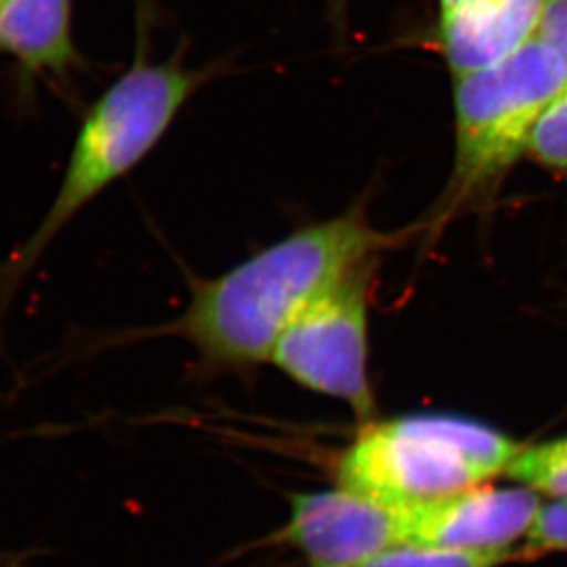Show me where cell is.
<instances>
[{"label":"cell","instance_id":"obj_1","mask_svg":"<svg viewBox=\"0 0 567 567\" xmlns=\"http://www.w3.org/2000/svg\"><path fill=\"white\" fill-rule=\"evenodd\" d=\"M404 238L374 227L358 205L295 230L214 279L197 280L186 310L164 332L185 339L208 367L271 360L280 336L313 300Z\"/></svg>","mask_w":567,"mask_h":567},{"label":"cell","instance_id":"obj_2","mask_svg":"<svg viewBox=\"0 0 567 567\" xmlns=\"http://www.w3.org/2000/svg\"><path fill=\"white\" fill-rule=\"evenodd\" d=\"M210 72L188 69L179 55L147 61L144 54L116 78L83 116L54 202L38 229L0 269V291L17 288L55 236L116 181L153 152Z\"/></svg>","mask_w":567,"mask_h":567},{"label":"cell","instance_id":"obj_3","mask_svg":"<svg viewBox=\"0 0 567 567\" xmlns=\"http://www.w3.org/2000/svg\"><path fill=\"white\" fill-rule=\"evenodd\" d=\"M522 447L466 416H396L372 422L344 450L339 488L405 511L507 474Z\"/></svg>","mask_w":567,"mask_h":567},{"label":"cell","instance_id":"obj_4","mask_svg":"<svg viewBox=\"0 0 567 567\" xmlns=\"http://www.w3.org/2000/svg\"><path fill=\"white\" fill-rule=\"evenodd\" d=\"M566 85V63L538 38L496 65L455 78V158L439 218L494 194Z\"/></svg>","mask_w":567,"mask_h":567},{"label":"cell","instance_id":"obj_5","mask_svg":"<svg viewBox=\"0 0 567 567\" xmlns=\"http://www.w3.org/2000/svg\"><path fill=\"white\" fill-rule=\"evenodd\" d=\"M374 264L313 300L286 328L269 360L293 382L341 400L361 419H371L377 408L367 369Z\"/></svg>","mask_w":567,"mask_h":567},{"label":"cell","instance_id":"obj_6","mask_svg":"<svg viewBox=\"0 0 567 567\" xmlns=\"http://www.w3.org/2000/svg\"><path fill=\"white\" fill-rule=\"evenodd\" d=\"M540 494L525 488L472 486L452 496L400 511L402 546L447 551H519L536 514Z\"/></svg>","mask_w":567,"mask_h":567},{"label":"cell","instance_id":"obj_7","mask_svg":"<svg viewBox=\"0 0 567 567\" xmlns=\"http://www.w3.org/2000/svg\"><path fill=\"white\" fill-rule=\"evenodd\" d=\"M282 538L310 567L349 566L402 546V518L400 511L344 488L297 494Z\"/></svg>","mask_w":567,"mask_h":567},{"label":"cell","instance_id":"obj_8","mask_svg":"<svg viewBox=\"0 0 567 567\" xmlns=\"http://www.w3.org/2000/svg\"><path fill=\"white\" fill-rule=\"evenodd\" d=\"M549 0H477L439 21L436 47L453 80L496 65L538 35Z\"/></svg>","mask_w":567,"mask_h":567},{"label":"cell","instance_id":"obj_9","mask_svg":"<svg viewBox=\"0 0 567 567\" xmlns=\"http://www.w3.org/2000/svg\"><path fill=\"white\" fill-rule=\"evenodd\" d=\"M0 55L32 74L66 76L80 61L72 0H0Z\"/></svg>","mask_w":567,"mask_h":567},{"label":"cell","instance_id":"obj_10","mask_svg":"<svg viewBox=\"0 0 567 567\" xmlns=\"http://www.w3.org/2000/svg\"><path fill=\"white\" fill-rule=\"evenodd\" d=\"M507 475L540 496L567 499V436L522 447Z\"/></svg>","mask_w":567,"mask_h":567},{"label":"cell","instance_id":"obj_11","mask_svg":"<svg viewBox=\"0 0 567 567\" xmlns=\"http://www.w3.org/2000/svg\"><path fill=\"white\" fill-rule=\"evenodd\" d=\"M524 560L522 551L466 553L435 547L394 546L372 557L341 567H499Z\"/></svg>","mask_w":567,"mask_h":567},{"label":"cell","instance_id":"obj_12","mask_svg":"<svg viewBox=\"0 0 567 567\" xmlns=\"http://www.w3.org/2000/svg\"><path fill=\"white\" fill-rule=\"evenodd\" d=\"M525 155L567 181V85L536 122Z\"/></svg>","mask_w":567,"mask_h":567},{"label":"cell","instance_id":"obj_13","mask_svg":"<svg viewBox=\"0 0 567 567\" xmlns=\"http://www.w3.org/2000/svg\"><path fill=\"white\" fill-rule=\"evenodd\" d=\"M519 551L524 558L567 551V499L542 505Z\"/></svg>","mask_w":567,"mask_h":567},{"label":"cell","instance_id":"obj_14","mask_svg":"<svg viewBox=\"0 0 567 567\" xmlns=\"http://www.w3.org/2000/svg\"><path fill=\"white\" fill-rule=\"evenodd\" d=\"M536 38L558 52L567 65V0H549Z\"/></svg>","mask_w":567,"mask_h":567},{"label":"cell","instance_id":"obj_15","mask_svg":"<svg viewBox=\"0 0 567 567\" xmlns=\"http://www.w3.org/2000/svg\"><path fill=\"white\" fill-rule=\"evenodd\" d=\"M474 2H477V0H439V6H441V19H446V17L453 16V13L464 10V8H468L470 4H474Z\"/></svg>","mask_w":567,"mask_h":567},{"label":"cell","instance_id":"obj_16","mask_svg":"<svg viewBox=\"0 0 567 567\" xmlns=\"http://www.w3.org/2000/svg\"><path fill=\"white\" fill-rule=\"evenodd\" d=\"M330 4H332L333 17H339L343 13L347 0H330Z\"/></svg>","mask_w":567,"mask_h":567}]
</instances>
